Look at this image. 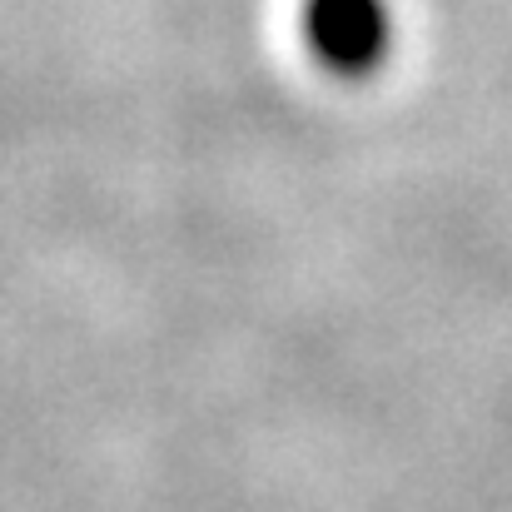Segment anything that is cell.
<instances>
[{
	"label": "cell",
	"mask_w": 512,
	"mask_h": 512,
	"mask_svg": "<svg viewBox=\"0 0 512 512\" xmlns=\"http://www.w3.org/2000/svg\"><path fill=\"white\" fill-rule=\"evenodd\" d=\"M299 40L319 70L368 80L393 55L398 15L388 0H299Z\"/></svg>",
	"instance_id": "obj_1"
}]
</instances>
